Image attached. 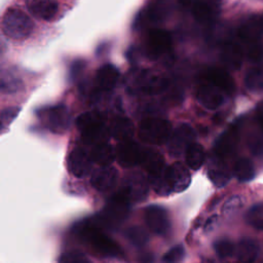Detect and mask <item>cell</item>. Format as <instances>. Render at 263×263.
I'll use <instances>...</instances> for the list:
<instances>
[{"instance_id": "1", "label": "cell", "mask_w": 263, "mask_h": 263, "mask_svg": "<svg viewBox=\"0 0 263 263\" xmlns=\"http://www.w3.org/2000/svg\"><path fill=\"white\" fill-rule=\"evenodd\" d=\"M79 239L88 249L103 258H118L122 256L120 246L104 231V227L98 221H86L77 226Z\"/></svg>"}, {"instance_id": "2", "label": "cell", "mask_w": 263, "mask_h": 263, "mask_svg": "<svg viewBox=\"0 0 263 263\" xmlns=\"http://www.w3.org/2000/svg\"><path fill=\"white\" fill-rule=\"evenodd\" d=\"M125 85L129 92L159 95L168 88L170 80L152 70H133L126 75Z\"/></svg>"}, {"instance_id": "3", "label": "cell", "mask_w": 263, "mask_h": 263, "mask_svg": "<svg viewBox=\"0 0 263 263\" xmlns=\"http://www.w3.org/2000/svg\"><path fill=\"white\" fill-rule=\"evenodd\" d=\"M263 34L262 17L254 15L249 17L239 28L238 37L246 45L247 54L253 61H259L263 55L261 37Z\"/></svg>"}, {"instance_id": "4", "label": "cell", "mask_w": 263, "mask_h": 263, "mask_svg": "<svg viewBox=\"0 0 263 263\" xmlns=\"http://www.w3.org/2000/svg\"><path fill=\"white\" fill-rule=\"evenodd\" d=\"M1 28L7 37L21 40L27 38L32 33L34 24L24 11L10 8L3 15Z\"/></svg>"}, {"instance_id": "5", "label": "cell", "mask_w": 263, "mask_h": 263, "mask_svg": "<svg viewBox=\"0 0 263 263\" xmlns=\"http://www.w3.org/2000/svg\"><path fill=\"white\" fill-rule=\"evenodd\" d=\"M172 134L168 120L159 117H147L139 125V138L150 145H161L167 142Z\"/></svg>"}, {"instance_id": "6", "label": "cell", "mask_w": 263, "mask_h": 263, "mask_svg": "<svg viewBox=\"0 0 263 263\" xmlns=\"http://www.w3.org/2000/svg\"><path fill=\"white\" fill-rule=\"evenodd\" d=\"M37 117L44 127L51 133H65L71 122L69 109L62 104L41 108L37 111Z\"/></svg>"}, {"instance_id": "7", "label": "cell", "mask_w": 263, "mask_h": 263, "mask_svg": "<svg viewBox=\"0 0 263 263\" xmlns=\"http://www.w3.org/2000/svg\"><path fill=\"white\" fill-rule=\"evenodd\" d=\"M149 181L141 172H132L126 174L119 188V193L129 202L143 201L148 194Z\"/></svg>"}, {"instance_id": "8", "label": "cell", "mask_w": 263, "mask_h": 263, "mask_svg": "<svg viewBox=\"0 0 263 263\" xmlns=\"http://www.w3.org/2000/svg\"><path fill=\"white\" fill-rule=\"evenodd\" d=\"M172 48L171 34L162 29L153 28L148 31L145 38L144 49L146 54L152 59L157 60L167 54Z\"/></svg>"}, {"instance_id": "9", "label": "cell", "mask_w": 263, "mask_h": 263, "mask_svg": "<svg viewBox=\"0 0 263 263\" xmlns=\"http://www.w3.org/2000/svg\"><path fill=\"white\" fill-rule=\"evenodd\" d=\"M129 204L130 203L119 192H116L107 202L98 221L104 228L121 223L128 215Z\"/></svg>"}, {"instance_id": "10", "label": "cell", "mask_w": 263, "mask_h": 263, "mask_svg": "<svg viewBox=\"0 0 263 263\" xmlns=\"http://www.w3.org/2000/svg\"><path fill=\"white\" fill-rule=\"evenodd\" d=\"M195 132L187 123L178 125L167 140V149L173 157H179L185 153L187 147L194 142Z\"/></svg>"}, {"instance_id": "11", "label": "cell", "mask_w": 263, "mask_h": 263, "mask_svg": "<svg viewBox=\"0 0 263 263\" xmlns=\"http://www.w3.org/2000/svg\"><path fill=\"white\" fill-rule=\"evenodd\" d=\"M163 176L171 192H182L191 183L189 170L182 162H175L166 166L163 171Z\"/></svg>"}, {"instance_id": "12", "label": "cell", "mask_w": 263, "mask_h": 263, "mask_svg": "<svg viewBox=\"0 0 263 263\" xmlns=\"http://www.w3.org/2000/svg\"><path fill=\"white\" fill-rule=\"evenodd\" d=\"M145 222L148 228L155 234L164 235L171 227L170 218L164 208L151 204L145 209Z\"/></svg>"}, {"instance_id": "13", "label": "cell", "mask_w": 263, "mask_h": 263, "mask_svg": "<svg viewBox=\"0 0 263 263\" xmlns=\"http://www.w3.org/2000/svg\"><path fill=\"white\" fill-rule=\"evenodd\" d=\"M144 149L136 142L128 140L120 142L117 146L116 159L122 167H133L141 163Z\"/></svg>"}, {"instance_id": "14", "label": "cell", "mask_w": 263, "mask_h": 263, "mask_svg": "<svg viewBox=\"0 0 263 263\" xmlns=\"http://www.w3.org/2000/svg\"><path fill=\"white\" fill-rule=\"evenodd\" d=\"M225 92L210 82L202 83L198 86L196 98L200 105L206 109L214 110L219 108L225 101Z\"/></svg>"}, {"instance_id": "15", "label": "cell", "mask_w": 263, "mask_h": 263, "mask_svg": "<svg viewBox=\"0 0 263 263\" xmlns=\"http://www.w3.org/2000/svg\"><path fill=\"white\" fill-rule=\"evenodd\" d=\"M118 181V171L111 165L101 166L96 170L91 176V186L100 192H108L112 190Z\"/></svg>"}, {"instance_id": "16", "label": "cell", "mask_w": 263, "mask_h": 263, "mask_svg": "<svg viewBox=\"0 0 263 263\" xmlns=\"http://www.w3.org/2000/svg\"><path fill=\"white\" fill-rule=\"evenodd\" d=\"M92 159L90 153H87L81 148H75L69 156L68 167L69 171L77 178L87 176L92 168Z\"/></svg>"}, {"instance_id": "17", "label": "cell", "mask_w": 263, "mask_h": 263, "mask_svg": "<svg viewBox=\"0 0 263 263\" xmlns=\"http://www.w3.org/2000/svg\"><path fill=\"white\" fill-rule=\"evenodd\" d=\"M221 7V0H196L192 4V14L194 18L206 24L213 22L219 14Z\"/></svg>"}, {"instance_id": "18", "label": "cell", "mask_w": 263, "mask_h": 263, "mask_svg": "<svg viewBox=\"0 0 263 263\" xmlns=\"http://www.w3.org/2000/svg\"><path fill=\"white\" fill-rule=\"evenodd\" d=\"M171 11V5L167 0H154L144 10L141 21L142 24H159L163 22Z\"/></svg>"}, {"instance_id": "19", "label": "cell", "mask_w": 263, "mask_h": 263, "mask_svg": "<svg viewBox=\"0 0 263 263\" xmlns=\"http://www.w3.org/2000/svg\"><path fill=\"white\" fill-rule=\"evenodd\" d=\"M208 176L213 184L222 187L230 180V171L224 162V158L215 154L208 162Z\"/></svg>"}, {"instance_id": "20", "label": "cell", "mask_w": 263, "mask_h": 263, "mask_svg": "<svg viewBox=\"0 0 263 263\" xmlns=\"http://www.w3.org/2000/svg\"><path fill=\"white\" fill-rule=\"evenodd\" d=\"M238 144V128L235 125L229 127L217 141L215 145V154L225 158L231 155Z\"/></svg>"}, {"instance_id": "21", "label": "cell", "mask_w": 263, "mask_h": 263, "mask_svg": "<svg viewBox=\"0 0 263 263\" xmlns=\"http://www.w3.org/2000/svg\"><path fill=\"white\" fill-rule=\"evenodd\" d=\"M26 4L34 16L44 21L52 20L59 9L57 0H26Z\"/></svg>"}, {"instance_id": "22", "label": "cell", "mask_w": 263, "mask_h": 263, "mask_svg": "<svg viewBox=\"0 0 263 263\" xmlns=\"http://www.w3.org/2000/svg\"><path fill=\"white\" fill-rule=\"evenodd\" d=\"M119 70L111 65V64H106L102 66L96 73V84L99 88V90L103 91H109L112 90L115 85L118 82L119 79Z\"/></svg>"}, {"instance_id": "23", "label": "cell", "mask_w": 263, "mask_h": 263, "mask_svg": "<svg viewBox=\"0 0 263 263\" xmlns=\"http://www.w3.org/2000/svg\"><path fill=\"white\" fill-rule=\"evenodd\" d=\"M203 77L206 82L219 87L225 93H231L235 89V84L232 77L223 69L210 68L204 72Z\"/></svg>"}, {"instance_id": "24", "label": "cell", "mask_w": 263, "mask_h": 263, "mask_svg": "<svg viewBox=\"0 0 263 263\" xmlns=\"http://www.w3.org/2000/svg\"><path fill=\"white\" fill-rule=\"evenodd\" d=\"M111 136L119 142L132 140L135 134V126L133 121L127 117H116L110 125Z\"/></svg>"}, {"instance_id": "25", "label": "cell", "mask_w": 263, "mask_h": 263, "mask_svg": "<svg viewBox=\"0 0 263 263\" xmlns=\"http://www.w3.org/2000/svg\"><path fill=\"white\" fill-rule=\"evenodd\" d=\"M148 175L160 174L164 171V158L156 150L144 149L141 163Z\"/></svg>"}, {"instance_id": "26", "label": "cell", "mask_w": 263, "mask_h": 263, "mask_svg": "<svg viewBox=\"0 0 263 263\" xmlns=\"http://www.w3.org/2000/svg\"><path fill=\"white\" fill-rule=\"evenodd\" d=\"M110 136V128L107 127L106 123L81 132V139L83 143L91 147L102 143H107Z\"/></svg>"}, {"instance_id": "27", "label": "cell", "mask_w": 263, "mask_h": 263, "mask_svg": "<svg viewBox=\"0 0 263 263\" xmlns=\"http://www.w3.org/2000/svg\"><path fill=\"white\" fill-rule=\"evenodd\" d=\"M242 49L239 44L233 41H228L224 43L222 47L221 57L223 62L232 69H237L240 67L242 62Z\"/></svg>"}, {"instance_id": "28", "label": "cell", "mask_w": 263, "mask_h": 263, "mask_svg": "<svg viewBox=\"0 0 263 263\" xmlns=\"http://www.w3.org/2000/svg\"><path fill=\"white\" fill-rule=\"evenodd\" d=\"M91 159L95 163L100 166L110 165L116 158V152L114 148L108 143H102L96 146H92L90 151Z\"/></svg>"}, {"instance_id": "29", "label": "cell", "mask_w": 263, "mask_h": 263, "mask_svg": "<svg viewBox=\"0 0 263 263\" xmlns=\"http://www.w3.org/2000/svg\"><path fill=\"white\" fill-rule=\"evenodd\" d=\"M24 88L22 79L9 70H0V92L12 95Z\"/></svg>"}, {"instance_id": "30", "label": "cell", "mask_w": 263, "mask_h": 263, "mask_svg": "<svg viewBox=\"0 0 263 263\" xmlns=\"http://www.w3.org/2000/svg\"><path fill=\"white\" fill-rule=\"evenodd\" d=\"M204 149L203 147L198 143H191L186 151H185V160L187 163V166H189L193 171H197L201 167L204 161Z\"/></svg>"}, {"instance_id": "31", "label": "cell", "mask_w": 263, "mask_h": 263, "mask_svg": "<svg viewBox=\"0 0 263 263\" xmlns=\"http://www.w3.org/2000/svg\"><path fill=\"white\" fill-rule=\"evenodd\" d=\"M106 123L105 115L100 111H87L82 113L76 119V126L81 132Z\"/></svg>"}, {"instance_id": "32", "label": "cell", "mask_w": 263, "mask_h": 263, "mask_svg": "<svg viewBox=\"0 0 263 263\" xmlns=\"http://www.w3.org/2000/svg\"><path fill=\"white\" fill-rule=\"evenodd\" d=\"M245 85L252 92L263 91V66H254L247 71Z\"/></svg>"}, {"instance_id": "33", "label": "cell", "mask_w": 263, "mask_h": 263, "mask_svg": "<svg viewBox=\"0 0 263 263\" xmlns=\"http://www.w3.org/2000/svg\"><path fill=\"white\" fill-rule=\"evenodd\" d=\"M232 174L239 182L251 181L255 176L254 165L250 159L240 158L235 161L232 167Z\"/></svg>"}, {"instance_id": "34", "label": "cell", "mask_w": 263, "mask_h": 263, "mask_svg": "<svg viewBox=\"0 0 263 263\" xmlns=\"http://www.w3.org/2000/svg\"><path fill=\"white\" fill-rule=\"evenodd\" d=\"M259 253V248L257 243L251 239H242L239 241L236 250L237 258L240 261L253 262L257 258Z\"/></svg>"}, {"instance_id": "35", "label": "cell", "mask_w": 263, "mask_h": 263, "mask_svg": "<svg viewBox=\"0 0 263 263\" xmlns=\"http://www.w3.org/2000/svg\"><path fill=\"white\" fill-rule=\"evenodd\" d=\"M126 238L136 247H143L148 241V233L140 226H133L126 230Z\"/></svg>"}, {"instance_id": "36", "label": "cell", "mask_w": 263, "mask_h": 263, "mask_svg": "<svg viewBox=\"0 0 263 263\" xmlns=\"http://www.w3.org/2000/svg\"><path fill=\"white\" fill-rule=\"evenodd\" d=\"M247 222L254 228L263 230V203L253 205L246 215Z\"/></svg>"}, {"instance_id": "37", "label": "cell", "mask_w": 263, "mask_h": 263, "mask_svg": "<svg viewBox=\"0 0 263 263\" xmlns=\"http://www.w3.org/2000/svg\"><path fill=\"white\" fill-rule=\"evenodd\" d=\"M247 144L253 154L263 153V134L260 130H252L247 137Z\"/></svg>"}, {"instance_id": "38", "label": "cell", "mask_w": 263, "mask_h": 263, "mask_svg": "<svg viewBox=\"0 0 263 263\" xmlns=\"http://www.w3.org/2000/svg\"><path fill=\"white\" fill-rule=\"evenodd\" d=\"M21 109L18 107H7L0 111V132L8 128L10 123L18 115Z\"/></svg>"}, {"instance_id": "39", "label": "cell", "mask_w": 263, "mask_h": 263, "mask_svg": "<svg viewBox=\"0 0 263 263\" xmlns=\"http://www.w3.org/2000/svg\"><path fill=\"white\" fill-rule=\"evenodd\" d=\"M214 249L216 254L220 257V258H227L233 255L234 253V246L231 241L226 240V239H222V240H218L214 243Z\"/></svg>"}, {"instance_id": "40", "label": "cell", "mask_w": 263, "mask_h": 263, "mask_svg": "<svg viewBox=\"0 0 263 263\" xmlns=\"http://www.w3.org/2000/svg\"><path fill=\"white\" fill-rule=\"evenodd\" d=\"M243 205V198L240 195H233L229 197L223 204L222 212L225 215H229L237 210H239Z\"/></svg>"}, {"instance_id": "41", "label": "cell", "mask_w": 263, "mask_h": 263, "mask_svg": "<svg viewBox=\"0 0 263 263\" xmlns=\"http://www.w3.org/2000/svg\"><path fill=\"white\" fill-rule=\"evenodd\" d=\"M185 250L182 245H178L170 249L162 257V261L164 262H179L184 259Z\"/></svg>"}, {"instance_id": "42", "label": "cell", "mask_w": 263, "mask_h": 263, "mask_svg": "<svg viewBox=\"0 0 263 263\" xmlns=\"http://www.w3.org/2000/svg\"><path fill=\"white\" fill-rule=\"evenodd\" d=\"M59 261H62V262H88L89 260L82 252L73 250V251L64 253L61 256V258L59 259Z\"/></svg>"}, {"instance_id": "43", "label": "cell", "mask_w": 263, "mask_h": 263, "mask_svg": "<svg viewBox=\"0 0 263 263\" xmlns=\"http://www.w3.org/2000/svg\"><path fill=\"white\" fill-rule=\"evenodd\" d=\"M218 223H219V216L218 215L215 214V215H212L211 217H209L208 220L205 221L204 225H203L204 232L213 231L216 228V226L218 225Z\"/></svg>"}, {"instance_id": "44", "label": "cell", "mask_w": 263, "mask_h": 263, "mask_svg": "<svg viewBox=\"0 0 263 263\" xmlns=\"http://www.w3.org/2000/svg\"><path fill=\"white\" fill-rule=\"evenodd\" d=\"M85 67V63L83 61H76L73 65H72V71H71V76L73 78H76L84 69Z\"/></svg>"}, {"instance_id": "45", "label": "cell", "mask_w": 263, "mask_h": 263, "mask_svg": "<svg viewBox=\"0 0 263 263\" xmlns=\"http://www.w3.org/2000/svg\"><path fill=\"white\" fill-rule=\"evenodd\" d=\"M258 115H259V119H260L261 123L263 124V103L258 108Z\"/></svg>"}, {"instance_id": "46", "label": "cell", "mask_w": 263, "mask_h": 263, "mask_svg": "<svg viewBox=\"0 0 263 263\" xmlns=\"http://www.w3.org/2000/svg\"><path fill=\"white\" fill-rule=\"evenodd\" d=\"M178 2H179L181 5L185 6V7H187V6H189V5L191 4V0H178Z\"/></svg>"}, {"instance_id": "47", "label": "cell", "mask_w": 263, "mask_h": 263, "mask_svg": "<svg viewBox=\"0 0 263 263\" xmlns=\"http://www.w3.org/2000/svg\"><path fill=\"white\" fill-rule=\"evenodd\" d=\"M3 53H4V46L2 43H0V58L2 57Z\"/></svg>"}, {"instance_id": "48", "label": "cell", "mask_w": 263, "mask_h": 263, "mask_svg": "<svg viewBox=\"0 0 263 263\" xmlns=\"http://www.w3.org/2000/svg\"><path fill=\"white\" fill-rule=\"evenodd\" d=\"M262 22H263V16H262Z\"/></svg>"}]
</instances>
